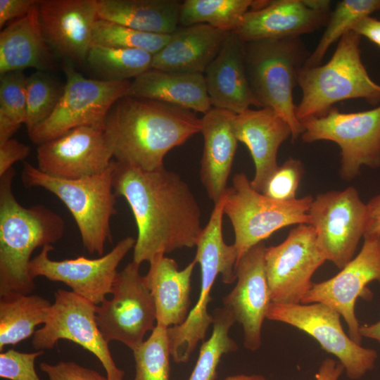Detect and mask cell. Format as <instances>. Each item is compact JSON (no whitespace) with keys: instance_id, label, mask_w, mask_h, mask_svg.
Wrapping results in <instances>:
<instances>
[{"instance_id":"cb8c5ba5","label":"cell","mask_w":380,"mask_h":380,"mask_svg":"<svg viewBox=\"0 0 380 380\" xmlns=\"http://www.w3.org/2000/svg\"><path fill=\"white\" fill-rule=\"evenodd\" d=\"M234 114L212 107L201 118L200 132L204 145L200 178L214 204L220 201L227 189V180L236 151L238 140L232 125Z\"/></svg>"},{"instance_id":"f1b7e54d","label":"cell","mask_w":380,"mask_h":380,"mask_svg":"<svg viewBox=\"0 0 380 380\" xmlns=\"http://www.w3.org/2000/svg\"><path fill=\"white\" fill-rule=\"evenodd\" d=\"M181 6L177 0H98V16L137 30L171 34L178 28Z\"/></svg>"},{"instance_id":"7a4b0ae2","label":"cell","mask_w":380,"mask_h":380,"mask_svg":"<svg viewBox=\"0 0 380 380\" xmlns=\"http://www.w3.org/2000/svg\"><path fill=\"white\" fill-rule=\"evenodd\" d=\"M195 112L170 103L124 96L110 108L105 131L118 162L152 171L165 155L201 132Z\"/></svg>"},{"instance_id":"4fadbf2b","label":"cell","mask_w":380,"mask_h":380,"mask_svg":"<svg viewBox=\"0 0 380 380\" xmlns=\"http://www.w3.org/2000/svg\"><path fill=\"white\" fill-rule=\"evenodd\" d=\"M140 265L132 262L118 272L110 300L96 306V319L104 338L117 341L132 350L144 341L146 334L156 324L153 299L139 272Z\"/></svg>"},{"instance_id":"e0dca14e","label":"cell","mask_w":380,"mask_h":380,"mask_svg":"<svg viewBox=\"0 0 380 380\" xmlns=\"http://www.w3.org/2000/svg\"><path fill=\"white\" fill-rule=\"evenodd\" d=\"M374 281L380 284V236L365 238L357 255L331 278L313 282L301 303H320L334 309L346 322L349 336L360 344L355 303L360 297L368 298L367 286Z\"/></svg>"},{"instance_id":"f6af8a7d","label":"cell","mask_w":380,"mask_h":380,"mask_svg":"<svg viewBox=\"0 0 380 380\" xmlns=\"http://www.w3.org/2000/svg\"><path fill=\"white\" fill-rule=\"evenodd\" d=\"M352 30L364 36L380 47V20L367 16L359 20Z\"/></svg>"},{"instance_id":"1f68e13d","label":"cell","mask_w":380,"mask_h":380,"mask_svg":"<svg viewBox=\"0 0 380 380\" xmlns=\"http://www.w3.org/2000/svg\"><path fill=\"white\" fill-rule=\"evenodd\" d=\"M254 0H185L182 2L179 24L184 27L208 24L224 32H234Z\"/></svg>"},{"instance_id":"4316f807","label":"cell","mask_w":380,"mask_h":380,"mask_svg":"<svg viewBox=\"0 0 380 380\" xmlns=\"http://www.w3.org/2000/svg\"><path fill=\"white\" fill-rule=\"evenodd\" d=\"M38 1L27 15L1 30L0 75L27 68L43 71L54 68V54L44 38L39 24Z\"/></svg>"},{"instance_id":"d590c367","label":"cell","mask_w":380,"mask_h":380,"mask_svg":"<svg viewBox=\"0 0 380 380\" xmlns=\"http://www.w3.org/2000/svg\"><path fill=\"white\" fill-rule=\"evenodd\" d=\"M27 77L23 71L1 75L0 144L25 123Z\"/></svg>"},{"instance_id":"5bb4252c","label":"cell","mask_w":380,"mask_h":380,"mask_svg":"<svg viewBox=\"0 0 380 380\" xmlns=\"http://www.w3.org/2000/svg\"><path fill=\"white\" fill-rule=\"evenodd\" d=\"M96 306L72 291L54 293L47 319L36 330L32 339L37 350L52 349L59 340H68L94 355L102 364L109 380H124V372L113 360L108 342L96 319Z\"/></svg>"},{"instance_id":"f35d334b","label":"cell","mask_w":380,"mask_h":380,"mask_svg":"<svg viewBox=\"0 0 380 380\" xmlns=\"http://www.w3.org/2000/svg\"><path fill=\"white\" fill-rule=\"evenodd\" d=\"M304 174L303 163L289 158L274 171L266 182L261 194L281 202L293 201Z\"/></svg>"},{"instance_id":"2e32d148","label":"cell","mask_w":380,"mask_h":380,"mask_svg":"<svg viewBox=\"0 0 380 380\" xmlns=\"http://www.w3.org/2000/svg\"><path fill=\"white\" fill-rule=\"evenodd\" d=\"M135 243V239L127 236L98 258L80 256L63 260H51L49 253L53 247L46 245L31 260L30 274L33 279L44 277L52 281L63 282L73 293L96 305H100L111 293L118 267Z\"/></svg>"},{"instance_id":"74e56055","label":"cell","mask_w":380,"mask_h":380,"mask_svg":"<svg viewBox=\"0 0 380 380\" xmlns=\"http://www.w3.org/2000/svg\"><path fill=\"white\" fill-rule=\"evenodd\" d=\"M63 88L47 71L37 70L27 77L25 125L28 133L51 115Z\"/></svg>"},{"instance_id":"83f0119b","label":"cell","mask_w":380,"mask_h":380,"mask_svg":"<svg viewBox=\"0 0 380 380\" xmlns=\"http://www.w3.org/2000/svg\"><path fill=\"white\" fill-rule=\"evenodd\" d=\"M125 96L161 101L203 115L212 108L201 73L150 68L131 82Z\"/></svg>"},{"instance_id":"ee69618b","label":"cell","mask_w":380,"mask_h":380,"mask_svg":"<svg viewBox=\"0 0 380 380\" xmlns=\"http://www.w3.org/2000/svg\"><path fill=\"white\" fill-rule=\"evenodd\" d=\"M367 205V222L363 239L380 236V194L372 197Z\"/></svg>"},{"instance_id":"4dcf8cb0","label":"cell","mask_w":380,"mask_h":380,"mask_svg":"<svg viewBox=\"0 0 380 380\" xmlns=\"http://www.w3.org/2000/svg\"><path fill=\"white\" fill-rule=\"evenodd\" d=\"M152 59L151 53L141 49L92 45L85 63L100 80L125 81L151 68Z\"/></svg>"},{"instance_id":"7dc6e473","label":"cell","mask_w":380,"mask_h":380,"mask_svg":"<svg viewBox=\"0 0 380 380\" xmlns=\"http://www.w3.org/2000/svg\"><path fill=\"white\" fill-rule=\"evenodd\" d=\"M359 331L362 338L374 339L380 343V320L371 324L360 325Z\"/></svg>"},{"instance_id":"ba28073f","label":"cell","mask_w":380,"mask_h":380,"mask_svg":"<svg viewBox=\"0 0 380 380\" xmlns=\"http://www.w3.org/2000/svg\"><path fill=\"white\" fill-rule=\"evenodd\" d=\"M224 198V213L233 227L238 260L277 230L293 224H309L308 211L313 200L311 195L286 202L271 199L255 190L243 172L233 177Z\"/></svg>"},{"instance_id":"bcb514c9","label":"cell","mask_w":380,"mask_h":380,"mask_svg":"<svg viewBox=\"0 0 380 380\" xmlns=\"http://www.w3.org/2000/svg\"><path fill=\"white\" fill-rule=\"evenodd\" d=\"M344 372L343 365L331 358L324 359L315 374V380H338Z\"/></svg>"},{"instance_id":"ab89813d","label":"cell","mask_w":380,"mask_h":380,"mask_svg":"<svg viewBox=\"0 0 380 380\" xmlns=\"http://www.w3.org/2000/svg\"><path fill=\"white\" fill-rule=\"evenodd\" d=\"M44 350L22 353L9 349L0 353V377L8 380H41L34 367Z\"/></svg>"},{"instance_id":"8d00e7d4","label":"cell","mask_w":380,"mask_h":380,"mask_svg":"<svg viewBox=\"0 0 380 380\" xmlns=\"http://www.w3.org/2000/svg\"><path fill=\"white\" fill-rule=\"evenodd\" d=\"M132 352L136 370L133 380H170L167 328L156 324L149 337Z\"/></svg>"},{"instance_id":"d6a6232c","label":"cell","mask_w":380,"mask_h":380,"mask_svg":"<svg viewBox=\"0 0 380 380\" xmlns=\"http://www.w3.org/2000/svg\"><path fill=\"white\" fill-rule=\"evenodd\" d=\"M213 331L203 342L196 363L188 380H215L221 357L238 349L229 336L231 327L236 322L232 310L226 306L213 311Z\"/></svg>"},{"instance_id":"603a6c76","label":"cell","mask_w":380,"mask_h":380,"mask_svg":"<svg viewBox=\"0 0 380 380\" xmlns=\"http://www.w3.org/2000/svg\"><path fill=\"white\" fill-rule=\"evenodd\" d=\"M212 107L235 114L251 106L260 108L251 89L244 63V42L228 32L222 46L204 72Z\"/></svg>"},{"instance_id":"277c9868","label":"cell","mask_w":380,"mask_h":380,"mask_svg":"<svg viewBox=\"0 0 380 380\" xmlns=\"http://www.w3.org/2000/svg\"><path fill=\"white\" fill-rule=\"evenodd\" d=\"M361 37L348 31L327 63L300 68L298 84L302 98L296 116L301 123L324 115L344 100L362 99L372 105L380 104V85L372 80L361 58Z\"/></svg>"},{"instance_id":"d6986e66","label":"cell","mask_w":380,"mask_h":380,"mask_svg":"<svg viewBox=\"0 0 380 380\" xmlns=\"http://www.w3.org/2000/svg\"><path fill=\"white\" fill-rule=\"evenodd\" d=\"M330 14L327 0L255 1L234 32L244 43L300 37L326 25Z\"/></svg>"},{"instance_id":"44dd1931","label":"cell","mask_w":380,"mask_h":380,"mask_svg":"<svg viewBox=\"0 0 380 380\" xmlns=\"http://www.w3.org/2000/svg\"><path fill=\"white\" fill-rule=\"evenodd\" d=\"M261 242L248 250L235 267L236 280L233 289L222 298L223 305L232 310L243 330V345L251 351L262 344V327L270 303L265 253Z\"/></svg>"},{"instance_id":"3957f363","label":"cell","mask_w":380,"mask_h":380,"mask_svg":"<svg viewBox=\"0 0 380 380\" xmlns=\"http://www.w3.org/2000/svg\"><path fill=\"white\" fill-rule=\"evenodd\" d=\"M15 174L13 167L0 177V296L32 293V253L58 241L65 229L63 218L50 208L41 204L26 208L17 201L12 190Z\"/></svg>"},{"instance_id":"8992f818","label":"cell","mask_w":380,"mask_h":380,"mask_svg":"<svg viewBox=\"0 0 380 380\" xmlns=\"http://www.w3.org/2000/svg\"><path fill=\"white\" fill-rule=\"evenodd\" d=\"M115 166L102 172L80 179L53 177L24 161L21 179L27 188H43L57 196L72 215L83 246L91 254H103L106 243L112 241L110 219L116 214L113 186Z\"/></svg>"},{"instance_id":"c3c4849f","label":"cell","mask_w":380,"mask_h":380,"mask_svg":"<svg viewBox=\"0 0 380 380\" xmlns=\"http://www.w3.org/2000/svg\"><path fill=\"white\" fill-rule=\"evenodd\" d=\"M224 380H267L263 376L259 374H235L227 376Z\"/></svg>"},{"instance_id":"ffe728a7","label":"cell","mask_w":380,"mask_h":380,"mask_svg":"<svg viewBox=\"0 0 380 380\" xmlns=\"http://www.w3.org/2000/svg\"><path fill=\"white\" fill-rule=\"evenodd\" d=\"M39 20L44 38L65 63H85L92 45L98 0H39Z\"/></svg>"},{"instance_id":"d4e9b609","label":"cell","mask_w":380,"mask_h":380,"mask_svg":"<svg viewBox=\"0 0 380 380\" xmlns=\"http://www.w3.org/2000/svg\"><path fill=\"white\" fill-rule=\"evenodd\" d=\"M227 33L208 24L177 28L168 43L153 55L151 68L204 74Z\"/></svg>"},{"instance_id":"7c38bea8","label":"cell","mask_w":380,"mask_h":380,"mask_svg":"<svg viewBox=\"0 0 380 380\" xmlns=\"http://www.w3.org/2000/svg\"><path fill=\"white\" fill-rule=\"evenodd\" d=\"M308 215L326 260L339 270L354 257L364 236L367 205L353 186L331 190L313 198Z\"/></svg>"},{"instance_id":"8fae6325","label":"cell","mask_w":380,"mask_h":380,"mask_svg":"<svg viewBox=\"0 0 380 380\" xmlns=\"http://www.w3.org/2000/svg\"><path fill=\"white\" fill-rule=\"evenodd\" d=\"M267 319L289 324L310 335L323 350L337 357L350 379H361L375 366L376 350L355 343L344 331L340 314L325 304L272 302Z\"/></svg>"},{"instance_id":"ac0fdd59","label":"cell","mask_w":380,"mask_h":380,"mask_svg":"<svg viewBox=\"0 0 380 380\" xmlns=\"http://www.w3.org/2000/svg\"><path fill=\"white\" fill-rule=\"evenodd\" d=\"M113 151L105 129L84 126L72 129L38 145V169L49 175L80 179L108 169Z\"/></svg>"},{"instance_id":"484cf974","label":"cell","mask_w":380,"mask_h":380,"mask_svg":"<svg viewBox=\"0 0 380 380\" xmlns=\"http://www.w3.org/2000/svg\"><path fill=\"white\" fill-rule=\"evenodd\" d=\"M196 262L194 260L179 270L174 259L161 255L149 262L145 281L154 301L156 325L179 326L189 315L191 280Z\"/></svg>"},{"instance_id":"7bdbcfd3","label":"cell","mask_w":380,"mask_h":380,"mask_svg":"<svg viewBox=\"0 0 380 380\" xmlns=\"http://www.w3.org/2000/svg\"><path fill=\"white\" fill-rule=\"evenodd\" d=\"M37 0H0V28L9 21L23 18L37 3Z\"/></svg>"},{"instance_id":"30bf717a","label":"cell","mask_w":380,"mask_h":380,"mask_svg":"<svg viewBox=\"0 0 380 380\" xmlns=\"http://www.w3.org/2000/svg\"><path fill=\"white\" fill-rule=\"evenodd\" d=\"M302 125L304 142L327 140L339 146V172L343 179H355L362 166L380 167V105L347 113L333 107L324 115L307 120Z\"/></svg>"},{"instance_id":"52a82bcc","label":"cell","mask_w":380,"mask_h":380,"mask_svg":"<svg viewBox=\"0 0 380 380\" xmlns=\"http://www.w3.org/2000/svg\"><path fill=\"white\" fill-rule=\"evenodd\" d=\"M224 212L215 208L206 226L203 228L196 243L194 258L201 268V290L198 299L185 321L179 326L167 328L171 356L176 363L186 362L198 343L203 341L213 316L208 312L210 291L219 274L227 284L236 280L235 267L238 254L234 244L223 239Z\"/></svg>"},{"instance_id":"f546056e","label":"cell","mask_w":380,"mask_h":380,"mask_svg":"<svg viewBox=\"0 0 380 380\" xmlns=\"http://www.w3.org/2000/svg\"><path fill=\"white\" fill-rule=\"evenodd\" d=\"M51 303L33 294L10 293L0 296V351L33 336L46 322Z\"/></svg>"},{"instance_id":"836d02e7","label":"cell","mask_w":380,"mask_h":380,"mask_svg":"<svg viewBox=\"0 0 380 380\" xmlns=\"http://www.w3.org/2000/svg\"><path fill=\"white\" fill-rule=\"evenodd\" d=\"M380 11V0H342L331 12L326 29L316 48L305 61V67L320 65L330 46L352 30L361 19Z\"/></svg>"},{"instance_id":"b9f144b4","label":"cell","mask_w":380,"mask_h":380,"mask_svg":"<svg viewBox=\"0 0 380 380\" xmlns=\"http://www.w3.org/2000/svg\"><path fill=\"white\" fill-rule=\"evenodd\" d=\"M29 146L14 139L0 144V177L13 168V165L24 160L30 154Z\"/></svg>"},{"instance_id":"6da1fadb","label":"cell","mask_w":380,"mask_h":380,"mask_svg":"<svg viewBox=\"0 0 380 380\" xmlns=\"http://www.w3.org/2000/svg\"><path fill=\"white\" fill-rule=\"evenodd\" d=\"M113 186L116 196L127 202L136 222L133 261L151 262L175 250L196 246L203 229L201 211L177 173L164 166L146 171L115 160Z\"/></svg>"},{"instance_id":"7402d4cb","label":"cell","mask_w":380,"mask_h":380,"mask_svg":"<svg viewBox=\"0 0 380 380\" xmlns=\"http://www.w3.org/2000/svg\"><path fill=\"white\" fill-rule=\"evenodd\" d=\"M232 125L238 141L250 151L255 169L251 184L261 193L279 167L277 152L282 143L291 137V127L277 112L267 107L234 113Z\"/></svg>"},{"instance_id":"5b68a950","label":"cell","mask_w":380,"mask_h":380,"mask_svg":"<svg viewBox=\"0 0 380 380\" xmlns=\"http://www.w3.org/2000/svg\"><path fill=\"white\" fill-rule=\"evenodd\" d=\"M310 53L300 37L267 39L244 43V63L252 93L260 108H271L290 125L292 140L301 136L293 89Z\"/></svg>"},{"instance_id":"e575fe53","label":"cell","mask_w":380,"mask_h":380,"mask_svg":"<svg viewBox=\"0 0 380 380\" xmlns=\"http://www.w3.org/2000/svg\"><path fill=\"white\" fill-rule=\"evenodd\" d=\"M171 34L145 32L98 18L92 30V45L141 49L154 55L168 43Z\"/></svg>"},{"instance_id":"60d3db41","label":"cell","mask_w":380,"mask_h":380,"mask_svg":"<svg viewBox=\"0 0 380 380\" xmlns=\"http://www.w3.org/2000/svg\"><path fill=\"white\" fill-rule=\"evenodd\" d=\"M39 368L46 374L48 380H109L106 376L73 361H61L56 364L42 362Z\"/></svg>"},{"instance_id":"9c48e42d","label":"cell","mask_w":380,"mask_h":380,"mask_svg":"<svg viewBox=\"0 0 380 380\" xmlns=\"http://www.w3.org/2000/svg\"><path fill=\"white\" fill-rule=\"evenodd\" d=\"M63 94L51 115L28 133L39 145L70 130L84 126L105 129L107 115L114 103L126 95L131 82L87 78L73 64L65 63Z\"/></svg>"},{"instance_id":"9a60e30c","label":"cell","mask_w":380,"mask_h":380,"mask_svg":"<svg viewBox=\"0 0 380 380\" xmlns=\"http://www.w3.org/2000/svg\"><path fill=\"white\" fill-rule=\"evenodd\" d=\"M325 261L315 229L308 224H298L281 243L266 247L265 272L272 302L301 303L312 286V275Z\"/></svg>"}]
</instances>
